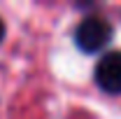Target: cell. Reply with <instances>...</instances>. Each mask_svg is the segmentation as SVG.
Instances as JSON below:
<instances>
[{
	"mask_svg": "<svg viewBox=\"0 0 121 119\" xmlns=\"http://www.w3.org/2000/svg\"><path fill=\"white\" fill-rule=\"evenodd\" d=\"M112 40V26L100 16H86L75 30V42L82 51L95 54Z\"/></svg>",
	"mask_w": 121,
	"mask_h": 119,
	"instance_id": "1",
	"label": "cell"
},
{
	"mask_svg": "<svg viewBox=\"0 0 121 119\" xmlns=\"http://www.w3.org/2000/svg\"><path fill=\"white\" fill-rule=\"evenodd\" d=\"M95 82L107 93H121V51H109L98 61Z\"/></svg>",
	"mask_w": 121,
	"mask_h": 119,
	"instance_id": "2",
	"label": "cell"
},
{
	"mask_svg": "<svg viewBox=\"0 0 121 119\" xmlns=\"http://www.w3.org/2000/svg\"><path fill=\"white\" fill-rule=\"evenodd\" d=\"M2 37H5V23H2V19H0V42H2Z\"/></svg>",
	"mask_w": 121,
	"mask_h": 119,
	"instance_id": "3",
	"label": "cell"
}]
</instances>
